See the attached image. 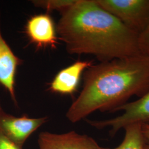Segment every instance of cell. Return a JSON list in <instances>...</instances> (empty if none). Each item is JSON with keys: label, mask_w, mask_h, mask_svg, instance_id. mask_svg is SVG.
Instances as JSON below:
<instances>
[{"label": "cell", "mask_w": 149, "mask_h": 149, "mask_svg": "<svg viewBox=\"0 0 149 149\" xmlns=\"http://www.w3.org/2000/svg\"><path fill=\"white\" fill-rule=\"evenodd\" d=\"M122 111L116 117L104 120H85L93 127L102 129L110 127L109 134L114 136L122 129L134 124L149 125V90L136 101L127 102L117 108L113 113Z\"/></svg>", "instance_id": "4"}, {"label": "cell", "mask_w": 149, "mask_h": 149, "mask_svg": "<svg viewBox=\"0 0 149 149\" xmlns=\"http://www.w3.org/2000/svg\"><path fill=\"white\" fill-rule=\"evenodd\" d=\"M125 136L122 143L113 149L101 147V149H144L146 141L142 132V125L134 124L124 129Z\"/></svg>", "instance_id": "10"}, {"label": "cell", "mask_w": 149, "mask_h": 149, "mask_svg": "<svg viewBox=\"0 0 149 149\" xmlns=\"http://www.w3.org/2000/svg\"><path fill=\"white\" fill-rule=\"evenodd\" d=\"M0 149H22V147L7 138L0 130Z\"/></svg>", "instance_id": "13"}, {"label": "cell", "mask_w": 149, "mask_h": 149, "mask_svg": "<svg viewBox=\"0 0 149 149\" xmlns=\"http://www.w3.org/2000/svg\"><path fill=\"white\" fill-rule=\"evenodd\" d=\"M144 149H149V144H146L145 145Z\"/></svg>", "instance_id": "15"}, {"label": "cell", "mask_w": 149, "mask_h": 149, "mask_svg": "<svg viewBox=\"0 0 149 149\" xmlns=\"http://www.w3.org/2000/svg\"><path fill=\"white\" fill-rule=\"evenodd\" d=\"M138 42L140 54L149 56V24L139 34Z\"/></svg>", "instance_id": "12"}, {"label": "cell", "mask_w": 149, "mask_h": 149, "mask_svg": "<svg viewBox=\"0 0 149 149\" xmlns=\"http://www.w3.org/2000/svg\"><path fill=\"white\" fill-rule=\"evenodd\" d=\"M22 63L23 60L16 56L4 39L0 28V85L8 91L16 106V72L18 66Z\"/></svg>", "instance_id": "9"}, {"label": "cell", "mask_w": 149, "mask_h": 149, "mask_svg": "<svg viewBox=\"0 0 149 149\" xmlns=\"http://www.w3.org/2000/svg\"><path fill=\"white\" fill-rule=\"evenodd\" d=\"M48 120L47 117L31 118L24 115L16 117L6 113L0 105V130L7 138L21 147L31 134Z\"/></svg>", "instance_id": "5"}, {"label": "cell", "mask_w": 149, "mask_h": 149, "mask_svg": "<svg viewBox=\"0 0 149 149\" xmlns=\"http://www.w3.org/2000/svg\"><path fill=\"white\" fill-rule=\"evenodd\" d=\"M93 64V61L79 60L60 70L51 82L49 90L61 95H73L79 86L82 75Z\"/></svg>", "instance_id": "8"}, {"label": "cell", "mask_w": 149, "mask_h": 149, "mask_svg": "<svg viewBox=\"0 0 149 149\" xmlns=\"http://www.w3.org/2000/svg\"><path fill=\"white\" fill-rule=\"evenodd\" d=\"M25 28L27 37L38 48H56L59 39L56 26L49 15L32 16L28 20Z\"/></svg>", "instance_id": "7"}, {"label": "cell", "mask_w": 149, "mask_h": 149, "mask_svg": "<svg viewBox=\"0 0 149 149\" xmlns=\"http://www.w3.org/2000/svg\"><path fill=\"white\" fill-rule=\"evenodd\" d=\"M60 13L57 34L70 54L93 55L100 62L141 54L138 34L95 0H76Z\"/></svg>", "instance_id": "1"}, {"label": "cell", "mask_w": 149, "mask_h": 149, "mask_svg": "<svg viewBox=\"0 0 149 149\" xmlns=\"http://www.w3.org/2000/svg\"><path fill=\"white\" fill-rule=\"evenodd\" d=\"M76 0H36L32 1L36 7L48 11H58L62 12L72 5Z\"/></svg>", "instance_id": "11"}, {"label": "cell", "mask_w": 149, "mask_h": 149, "mask_svg": "<svg viewBox=\"0 0 149 149\" xmlns=\"http://www.w3.org/2000/svg\"><path fill=\"white\" fill-rule=\"evenodd\" d=\"M142 132L146 141V144H149V125H142Z\"/></svg>", "instance_id": "14"}, {"label": "cell", "mask_w": 149, "mask_h": 149, "mask_svg": "<svg viewBox=\"0 0 149 149\" xmlns=\"http://www.w3.org/2000/svg\"><path fill=\"white\" fill-rule=\"evenodd\" d=\"M38 142L39 149H101L94 139L74 131L61 134L42 132Z\"/></svg>", "instance_id": "6"}, {"label": "cell", "mask_w": 149, "mask_h": 149, "mask_svg": "<svg viewBox=\"0 0 149 149\" xmlns=\"http://www.w3.org/2000/svg\"><path fill=\"white\" fill-rule=\"evenodd\" d=\"M84 85L66 113L71 123L93 112L113 113L134 96L149 90V56H135L93 64L84 73Z\"/></svg>", "instance_id": "2"}, {"label": "cell", "mask_w": 149, "mask_h": 149, "mask_svg": "<svg viewBox=\"0 0 149 149\" xmlns=\"http://www.w3.org/2000/svg\"><path fill=\"white\" fill-rule=\"evenodd\" d=\"M103 10L139 34L149 24V0H95Z\"/></svg>", "instance_id": "3"}]
</instances>
